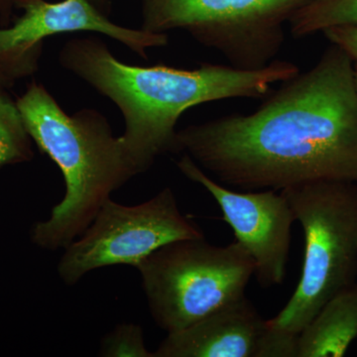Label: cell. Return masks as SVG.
I'll return each mask as SVG.
<instances>
[{
    "label": "cell",
    "instance_id": "1",
    "mask_svg": "<svg viewBox=\"0 0 357 357\" xmlns=\"http://www.w3.org/2000/svg\"><path fill=\"white\" fill-rule=\"evenodd\" d=\"M185 152L225 185L282 191L318 181L357 184L354 60L333 45L248 115L177 131Z\"/></svg>",
    "mask_w": 357,
    "mask_h": 357
},
{
    "label": "cell",
    "instance_id": "2",
    "mask_svg": "<svg viewBox=\"0 0 357 357\" xmlns=\"http://www.w3.org/2000/svg\"><path fill=\"white\" fill-rule=\"evenodd\" d=\"M60 62L121 109L126 121L122 145L137 174L161 155L176 152V126L185 110L227 98H263L272 84L300 72L293 63L278 60L260 70L213 64L196 70L131 66L93 37L68 42Z\"/></svg>",
    "mask_w": 357,
    "mask_h": 357
},
{
    "label": "cell",
    "instance_id": "3",
    "mask_svg": "<svg viewBox=\"0 0 357 357\" xmlns=\"http://www.w3.org/2000/svg\"><path fill=\"white\" fill-rule=\"evenodd\" d=\"M16 105L30 138L59 167L66 183L64 199L48 220L35 227L33 238L49 250L66 248L88 229L112 192L138 174L121 137H114L96 110L70 116L35 82Z\"/></svg>",
    "mask_w": 357,
    "mask_h": 357
},
{
    "label": "cell",
    "instance_id": "4",
    "mask_svg": "<svg viewBox=\"0 0 357 357\" xmlns=\"http://www.w3.org/2000/svg\"><path fill=\"white\" fill-rule=\"evenodd\" d=\"M281 192L304 232V263L292 297L268 324L299 335L328 300L356 283L357 184L318 181Z\"/></svg>",
    "mask_w": 357,
    "mask_h": 357
},
{
    "label": "cell",
    "instance_id": "5",
    "mask_svg": "<svg viewBox=\"0 0 357 357\" xmlns=\"http://www.w3.org/2000/svg\"><path fill=\"white\" fill-rule=\"evenodd\" d=\"M136 268L152 318L167 333L241 299L255 272L243 244L215 246L204 237L166 244Z\"/></svg>",
    "mask_w": 357,
    "mask_h": 357
},
{
    "label": "cell",
    "instance_id": "6",
    "mask_svg": "<svg viewBox=\"0 0 357 357\" xmlns=\"http://www.w3.org/2000/svg\"><path fill=\"white\" fill-rule=\"evenodd\" d=\"M141 29L189 32L222 53L232 67L260 70L285 40L284 25L311 0H140Z\"/></svg>",
    "mask_w": 357,
    "mask_h": 357
},
{
    "label": "cell",
    "instance_id": "7",
    "mask_svg": "<svg viewBox=\"0 0 357 357\" xmlns=\"http://www.w3.org/2000/svg\"><path fill=\"white\" fill-rule=\"evenodd\" d=\"M203 237L198 225L181 213L170 188L137 206H122L109 199L81 238L65 248L59 275L67 285H74L98 268L137 267L166 244Z\"/></svg>",
    "mask_w": 357,
    "mask_h": 357
},
{
    "label": "cell",
    "instance_id": "8",
    "mask_svg": "<svg viewBox=\"0 0 357 357\" xmlns=\"http://www.w3.org/2000/svg\"><path fill=\"white\" fill-rule=\"evenodd\" d=\"M15 8L24 13L13 25L0 28V64L15 79L36 72L43 40L53 35L102 33L145 59L148 48L166 46L169 41L166 34L115 24L91 0H16Z\"/></svg>",
    "mask_w": 357,
    "mask_h": 357
},
{
    "label": "cell",
    "instance_id": "9",
    "mask_svg": "<svg viewBox=\"0 0 357 357\" xmlns=\"http://www.w3.org/2000/svg\"><path fill=\"white\" fill-rule=\"evenodd\" d=\"M177 167L185 178L203 185L222 211L236 241L255 261V275L263 287L280 285L287 274L291 229L295 217L283 194L275 190L239 192L227 189L204 173L185 154Z\"/></svg>",
    "mask_w": 357,
    "mask_h": 357
},
{
    "label": "cell",
    "instance_id": "10",
    "mask_svg": "<svg viewBox=\"0 0 357 357\" xmlns=\"http://www.w3.org/2000/svg\"><path fill=\"white\" fill-rule=\"evenodd\" d=\"M297 340L271 328L244 296L168 333L153 357H297Z\"/></svg>",
    "mask_w": 357,
    "mask_h": 357
},
{
    "label": "cell",
    "instance_id": "11",
    "mask_svg": "<svg viewBox=\"0 0 357 357\" xmlns=\"http://www.w3.org/2000/svg\"><path fill=\"white\" fill-rule=\"evenodd\" d=\"M357 338V283L328 301L298 335L297 357L344 356Z\"/></svg>",
    "mask_w": 357,
    "mask_h": 357
},
{
    "label": "cell",
    "instance_id": "12",
    "mask_svg": "<svg viewBox=\"0 0 357 357\" xmlns=\"http://www.w3.org/2000/svg\"><path fill=\"white\" fill-rule=\"evenodd\" d=\"M289 24L291 34L296 38L331 27L357 28V0H311L296 11Z\"/></svg>",
    "mask_w": 357,
    "mask_h": 357
},
{
    "label": "cell",
    "instance_id": "13",
    "mask_svg": "<svg viewBox=\"0 0 357 357\" xmlns=\"http://www.w3.org/2000/svg\"><path fill=\"white\" fill-rule=\"evenodd\" d=\"M32 155L17 105L6 89L0 88V167L28 161Z\"/></svg>",
    "mask_w": 357,
    "mask_h": 357
},
{
    "label": "cell",
    "instance_id": "14",
    "mask_svg": "<svg viewBox=\"0 0 357 357\" xmlns=\"http://www.w3.org/2000/svg\"><path fill=\"white\" fill-rule=\"evenodd\" d=\"M100 354L110 357H153L145 347L139 326L123 324L103 338Z\"/></svg>",
    "mask_w": 357,
    "mask_h": 357
},
{
    "label": "cell",
    "instance_id": "15",
    "mask_svg": "<svg viewBox=\"0 0 357 357\" xmlns=\"http://www.w3.org/2000/svg\"><path fill=\"white\" fill-rule=\"evenodd\" d=\"M326 38L333 45L342 48L354 60L357 62V28L349 26L331 27L323 31Z\"/></svg>",
    "mask_w": 357,
    "mask_h": 357
},
{
    "label": "cell",
    "instance_id": "16",
    "mask_svg": "<svg viewBox=\"0 0 357 357\" xmlns=\"http://www.w3.org/2000/svg\"><path fill=\"white\" fill-rule=\"evenodd\" d=\"M91 1L102 13H109L110 0H91ZM15 3L16 0H0V25L2 27L10 25Z\"/></svg>",
    "mask_w": 357,
    "mask_h": 357
},
{
    "label": "cell",
    "instance_id": "17",
    "mask_svg": "<svg viewBox=\"0 0 357 357\" xmlns=\"http://www.w3.org/2000/svg\"><path fill=\"white\" fill-rule=\"evenodd\" d=\"M16 79H13L10 75L8 74V72L2 65L0 64V88L1 89H9L13 86V84L15 83Z\"/></svg>",
    "mask_w": 357,
    "mask_h": 357
},
{
    "label": "cell",
    "instance_id": "18",
    "mask_svg": "<svg viewBox=\"0 0 357 357\" xmlns=\"http://www.w3.org/2000/svg\"><path fill=\"white\" fill-rule=\"evenodd\" d=\"M354 81H356L357 91V62H354Z\"/></svg>",
    "mask_w": 357,
    "mask_h": 357
}]
</instances>
